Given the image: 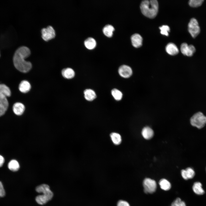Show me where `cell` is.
<instances>
[{"label": "cell", "mask_w": 206, "mask_h": 206, "mask_svg": "<svg viewBox=\"0 0 206 206\" xmlns=\"http://www.w3.org/2000/svg\"><path fill=\"white\" fill-rule=\"evenodd\" d=\"M30 53L29 49L25 46L19 47L15 51L13 57V62L15 67L19 71L26 73L31 69V63L25 60Z\"/></svg>", "instance_id": "obj_1"}, {"label": "cell", "mask_w": 206, "mask_h": 206, "mask_svg": "<svg viewBox=\"0 0 206 206\" xmlns=\"http://www.w3.org/2000/svg\"><path fill=\"white\" fill-rule=\"evenodd\" d=\"M140 9L142 14L151 19L157 15L159 9V4L156 0L143 1L140 5Z\"/></svg>", "instance_id": "obj_2"}, {"label": "cell", "mask_w": 206, "mask_h": 206, "mask_svg": "<svg viewBox=\"0 0 206 206\" xmlns=\"http://www.w3.org/2000/svg\"><path fill=\"white\" fill-rule=\"evenodd\" d=\"M190 122L192 126L201 128L206 124V116L201 112L196 113L191 118Z\"/></svg>", "instance_id": "obj_3"}, {"label": "cell", "mask_w": 206, "mask_h": 206, "mask_svg": "<svg viewBox=\"0 0 206 206\" xmlns=\"http://www.w3.org/2000/svg\"><path fill=\"white\" fill-rule=\"evenodd\" d=\"M144 191L146 193H152L156 190L157 185L156 181L149 178H145L143 183Z\"/></svg>", "instance_id": "obj_4"}, {"label": "cell", "mask_w": 206, "mask_h": 206, "mask_svg": "<svg viewBox=\"0 0 206 206\" xmlns=\"http://www.w3.org/2000/svg\"><path fill=\"white\" fill-rule=\"evenodd\" d=\"M189 32L193 38L196 37L199 33L200 29L197 20L194 18H192L188 25Z\"/></svg>", "instance_id": "obj_5"}, {"label": "cell", "mask_w": 206, "mask_h": 206, "mask_svg": "<svg viewBox=\"0 0 206 206\" xmlns=\"http://www.w3.org/2000/svg\"><path fill=\"white\" fill-rule=\"evenodd\" d=\"M42 37L45 41H47L55 36V32L53 28L51 26H48L46 28L41 29Z\"/></svg>", "instance_id": "obj_6"}, {"label": "cell", "mask_w": 206, "mask_h": 206, "mask_svg": "<svg viewBox=\"0 0 206 206\" xmlns=\"http://www.w3.org/2000/svg\"><path fill=\"white\" fill-rule=\"evenodd\" d=\"M35 190L38 193H42L43 194L42 195L47 197L49 200L53 197V193L47 185L43 184L39 185L36 187Z\"/></svg>", "instance_id": "obj_7"}, {"label": "cell", "mask_w": 206, "mask_h": 206, "mask_svg": "<svg viewBox=\"0 0 206 206\" xmlns=\"http://www.w3.org/2000/svg\"><path fill=\"white\" fill-rule=\"evenodd\" d=\"M180 49L183 54L188 56H193L196 51L195 48L193 45H188L186 43H183L181 44Z\"/></svg>", "instance_id": "obj_8"}, {"label": "cell", "mask_w": 206, "mask_h": 206, "mask_svg": "<svg viewBox=\"0 0 206 206\" xmlns=\"http://www.w3.org/2000/svg\"><path fill=\"white\" fill-rule=\"evenodd\" d=\"M119 74L122 77L128 78L132 75V71L131 68L129 66L123 65L120 67L118 69Z\"/></svg>", "instance_id": "obj_9"}, {"label": "cell", "mask_w": 206, "mask_h": 206, "mask_svg": "<svg viewBox=\"0 0 206 206\" xmlns=\"http://www.w3.org/2000/svg\"><path fill=\"white\" fill-rule=\"evenodd\" d=\"M8 106L9 103L7 97L0 94V116L5 114Z\"/></svg>", "instance_id": "obj_10"}, {"label": "cell", "mask_w": 206, "mask_h": 206, "mask_svg": "<svg viewBox=\"0 0 206 206\" xmlns=\"http://www.w3.org/2000/svg\"><path fill=\"white\" fill-rule=\"evenodd\" d=\"M131 39L132 44L134 47L138 48L142 45V38L140 34L138 33L133 34L131 36Z\"/></svg>", "instance_id": "obj_11"}, {"label": "cell", "mask_w": 206, "mask_h": 206, "mask_svg": "<svg viewBox=\"0 0 206 206\" xmlns=\"http://www.w3.org/2000/svg\"><path fill=\"white\" fill-rule=\"evenodd\" d=\"M181 175L184 179L187 180L193 178L195 176V172L192 168L188 167L185 170H182Z\"/></svg>", "instance_id": "obj_12"}, {"label": "cell", "mask_w": 206, "mask_h": 206, "mask_svg": "<svg viewBox=\"0 0 206 206\" xmlns=\"http://www.w3.org/2000/svg\"><path fill=\"white\" fill-rule=\"evenodd\" d=\"M165 49L168 54L172 56L177 54L179 52L177 46L174 43H169L167 45Z\"/></svg>", "instance_id": "obj_13"}, {"label": "cell", "mask_w": 206, "mask_h": 206, "mask_svg": "<svg viewBox=\"0 0 206 206\" xmlns=\"http://www.w3.org/2000/svg\"><path fill=\"white\" fill-rule=\"evenodd\" d=\"M13 110L14 113L16 115L19 116L23 113L25 107L22 103L17 102L14 104L13 107Z\"/></svg>", "instance_id": "obj_14"}, {"label": "cell", "mask_w": 206, "mask_h": 206, "mask_svg": "<svg viewBox=\"0 0 206 206\" xmlns=\"http://www.w3.org/2000/svg\"><path fill=\"white\" fill-rule=\"evenodd\" d=\"M142 134L143 138L146 139L151 138L154 135L153 130L150 127L146 126L144 128L142 131Z\"/></svg>", "instance_id": "obj_15"}, {"label": "cell", "mask_w": 206, "mask_h": 206, "mask_svg": "<svg viewBox=\"0 0 206 206\" xmlns=\"http://www.w3.org/2000/svg\"><path fill=\"white\" fill-rule=\"evenodd\" d=\"M31 86L29 83L26 80L22 81L19 84V89L20 91L23 93L28 92L30 90Z\"/></svg>", "instance_id": "obj_16"}, {"label": "cell", "mask_w": 206, "mask_h": 206, "mask_svg": "<svg viewBox=\"0 0 206 206\" xmlns=\"http://www.w3.org/2000/svg\"><path fill=\"white\" fill-rule=\"evenodd\" d=\"M84 96L85 99L88 101H92L96 97L94 91L91 89H86L84 91Z\"/></svg>", "instance_id": "obj_17"}, {"label": "cell", "mask_w": 206, "mask_h": 206, "mask_svg": "<svg viewBox=\"0 0 206 206\" xmlns=\"http://www.w3.org/2000/svg\"><path fill=\"white\" fill-rule=\"evenodd\" d=\"M62 74L64 78L68 79H71L75 76L74 70L70 68L63 69L62 71Z\"/></svg>", "instance_id": "obj_18"}, {"label": "cell", "mask_w": 206, "mask_h": 206, "mask_svg": "<svg viewBox=\"0 0 206 206\" xmlns=\"http://www.w3.org/2000/svg\"><path fill=\"white\" fill-rule=\"evenodd\" d=\"M192 189L194 192L197 195H202L205 193L202 187V184L199 182L195 183Z\"/></svg>", "instance_id": "obj_19"}, {"label": "cell", "mask_w": 206, "mask_h": 206, "mask_svg": "<svg viewBox=\"0 0 206 206\" xmlns=\"http://www.w3.org/2000/svg\"><path fill=\"white\" fill-rule=\"evenodd\" d=\"M110 137L113 143L116 145L120 144L122 142V138L119 133L114 132L110 134Z\"/></svg>", "instance_id": "obj_20"}, {"label": "cell", "mask_w": 206, "mask_h": 206, "mask_svg": "<svg viewBox=\"0 0 206 206\" xmlns=\"http://www.w3.org/2000/svg\"><path fill=\"white\" fill-rule=\"evenodd\" d=\"M84 44L86 47L89 49H92L96 46V40L93 38L88 37L85 39Z\"/></svg>", "instance_id": "obj_21"}, {"label": "cell", "mask_w": 206, "mask_h": 206, "mask_svg": "<svg viewBox=\"0 0 206 206\" xmlns=\"http://www.w3.org/2000/svg\"><path fill=\"white\" fill-rule=\"evenodd\" d=\"M8 167L11 171L15 172L19 169L20 165L19 163L17 160L13 159L9 162L8 164Z\"/></svg>", "instance_id": "obj_22"}, {"label": "cell", "mask_w": 206, "mask_h": 206, "mask_svg": "<svg viewBox=\"0 0 206 206\" xmlns=\"http://www.w3.org/2000/svg\"><path fill=\"white\" fill-rule=\"evenodd\" d=\"M114 30V27L110 24H107L103 28V31L105 35L108 37H111Z\"/></svg>", "instance_id": "obj_23"}, {"label": "cell", "mask_w": 206, "mask_h": 206, "mask_svg": "<svg viewBox=\"0 0 206 206\" xmlns=\"http://www.w3.org/2000/svg\"><path fill=\"white\" fill-rule=\"evenodd\" d=\"M159 184L161 188L165 191L169 190L171 187L170 182L165 179H161L159 181Z\"/></svg>", "instance_id": "obj_24"}, {"label": "cell", "mask_w": 206, "mask_h": 206, "mask_svg": "<svg viewBox=\"0 0 206 206\" xmlns=\"http://www.w3.org/2000/svg\"><path fill=\"white\" fill-rule=\"evenodd\" d=\"M0 94L6 97L11 96V92L9 88L6 85L3 84H0Z\"/></svg>", "instance_id": "obj_25"}, {"label": "cell", "mask_w": 206, "mask_h": 206, "mask_svg": "<svg viewBox=\"0 0 206 206\" xmlns=\"http://www.w3.org/2000/svg\"><path fill=\"white\" fill-rule=\"evenodd\" d=\"M50 200L47 197L43 195H39L35 198V201L39 204L41 205H44Z\"/></svg>", "instance_id": "obj_26"}, {"label": "cell", "mask_w": 206, "mask_h": 206, "mask_svg": "<svg viewBox=\"0 0 206 206\" xmlns=\"http://www.w3.org/2000/svg\"><path fill=\"white\" fill-rule=\"evenodd\" d=\"M111 94L114 98L116 100H120L122 97V93L116 89H114L111 91Z\"/></svg>", "instance_id": "obj_27"}, {"label": "cell", "mask_w": 206, "mask_h": 206, "mask_svg": "<svg viewBox=\"0 0 206 206\" xmlns=\"http://www.w3.org/2000/svg\"><path fill=\"white\" fill-rule=\"evenodd\" d=\"M203 0H190L189 2V5L193 7H197L202 4Z\"/></svg>", "instance_id": "obj_28"}, {"label": "cell", "mask_w": 206, "mask_h": 206, "mask_svg": "<svg viewBox=\"0 0 206 206\" xmlns=\"http://www.w3.org/2000/svg\"><path fill=\"white\" fill-rule=\"evenodd\" d=\"M159 28L161 31V33L164 35L168 36L169 35V32L170 31V29L167 25H163L160 27Z\"/></svg>", "instance_id": "obj_29"}, {"label": "cell", "mask_w": 206, "mask_h": 206, "mask_svg": "<svg viewBox=\"0 0 206 206\" xmlns=\"http://www.w3.org/2000/svg\"><path fill=\"white\" fill-rule=\"evenodd\" d=\"M173 202L176 206H186L185 202L179 198H177Z\"/></svg>", "instance_id": "obj_30"}, {"label": "cell", "mask_w": 206, "mask_h": 206, "mask_svg": "<svg viewBox=\"0 0 206 206\" xmlns=\"http://www.w3.org/2000/svg\"><path fill=\"white\" fill-rule=\"evenodd\" d=\"M117 206H130V205L127 201L120 200L118 201L117 203Z\"/></svg>", "instance_id": "obj_31"}, {"label": "cell", "mask_w": 206, "mask_h": 206, "mask_svg": "<svg viewBox=\"0 0 206 206\" xmlns=\"http://www.w3.org/2000/svg\"><path fill=\"white\" fill-rule=\"evenodd\" d=\"M5 194V191L2 182L0 181V197H3Z\"/></svg>", "instance_id": "obj_32"}, {"label": "cell", "mask_w": 206, "mask_h": 206, "mask_svg": "<svg viewBox=\"0 0 206 206\" xmlns=\"http://www.w3.org/2000/svg\"><path fill=\"white\" fill-rule=\"evenodd\" d=\"M5 162V159L3 157L0 155V167L3 165Z\"/></svg>", "instance_id": "obj_33"}, {"label": "cell", "mask_w": 206, "mask_h": 206, "mask_svg": "<svg viewBox=\"0 0 206 206\" xmlns=\"http://www.w3.org/2000/svg\"><path fill=\"white\" fill-rule=\"evenodd\" d=\"M171 206H176L173 202L171 204Z\"/></svg>", "instance_id": "obj_34"}]
</instances>
